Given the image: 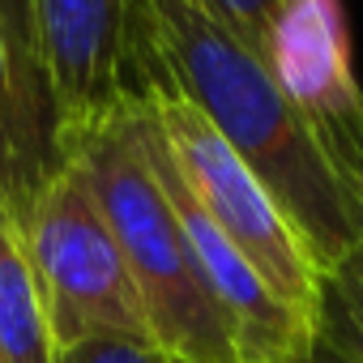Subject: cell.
Segmentation results:
<instances>
[{
	"label": "cell",
	"instance_id": "cell-1",
	"mask_svg": "<svg viewBox=\"0 0 363 363\" xmlns=\"http://www.w3.org/2000/svg\"><path fill=\"white\" fill-rule=\"evenodd\" d=\"M141 5L162 86L193 103L240 154V162L261 179V189L299 231L325 278L359 248V227L265 56L193 9L189 0H141Z\"/></svg>",
	"mask_w": 363,
	"mask_h": 363
},
{
	"label": "cell",
	"instance_id": "cell-2",
	"mask_svg": "<svg viewBox=\"0 0 363 363\" xmlns=\"http://www.w3.org/2000/svg\"><path fill=\"white\" fill-rule=\"evenodd\" d=\"M69 162L90 184L141 295L150 337L175 363H244L231 320L218 308L184 223L162 197L128 111L65 141Z\"/></svg>",
	"mask_w": 363,
	"mask_h": 363
},
{
	"label": "cell",
	"instance_id": "cell-3",
	"mask_svg": "<svg viewBox=\"0 0 363 363\" xmlns=\"http://www.w3.org/2000/svg\"><path fill=\"white\" fill-rule=\"evenodd\" d=\"M137 107H145V116L158 124L184 184L193 189L201 210L214 218V227L244 252V261L295 316L316 325L320 269L308 257L299 231L278 210V201L261 189V179L214 133V124L175 90H150Z\"/></svg>",
	"mask_w": 363,
	"mask_h": 363
},
{
	"label": "cell",
	"instance_id": "cell-4",
	"mask_svg": "<svg viewBox=\"0 0 363 363\" xmlns=\"http://www.w3.org/2000/svg\"><path fill=\"white\" fill-rule=\"evenodd\" d=\"M22 248L35 265L56 350L90 337H150V320L111 223L73 162L35 206Z\"/></svg>",
	"mask_w": 363,
	"mask_h": 363
},
{
	"label": "cell",
	"instance_id": "cell-5",
	"mask_svg": "<svg viewBox=\"0 0 363 363\" xmlns=\"http://www.w3.org/2000/svg\"><path fill=\"white\" fill-rule=\"evenodd\" d=\"M30 9L65 141L167 90L141 0H30Z\"/></svg>",
	"mask_w": 363,
	"mask_h": 363
},
{
	"label": "cell",
	"instance_id": "cell-6",
	"mask_svg": "<svg viewBox=\"0 0 363 363\" xmlns=\"http://www.w3.org/2000/svg\"><path fill=\"white\" fill-rule=\"evenodd\" d=\"M265 65L312 145L333 171L363 248V86L350 65V35L337 0H286L265 43Z\"/></svg>",
	"mask_w": 363,
	"mask_h": 363
},
{
	"label": "cell",
	"instance_id": "cell-7",
	"mask_svg": "<svg viewBox=\"0 0 363 363\" xmlns=\"http://www.w3.org/2000/svg\"><path fill=\"white\" fill-rule=\"evenodd\" d=\"M65 167L69 154L52 90L0 26V214L18 235Z\"/></svg>",
	"mask_w": 363,
	"mask_h": 363
},
{
	"label": "cell",
	"instance_id": "cell-8",
	"mask_svg": "<svg viewBox=\"0 0 363 363\" xmlns=\"http://www.w3.org/2000/svg\"><path fill=\"white\" fill-rule=\"evenodd\" d=\"M0 363H56L35 265L5 214H0Z\"/></svg>",
	"mask_w": 363,
	"mask_h": 363
},
{
	"label": "cell",
	"instance_id": "cell-9",
	"mask_svg": "<svg viewBox=\"0 0 363 363\" xmlns=\"http://www.w3.org/2000/svg\"><path fill=\"white\" fill-rule=\"evenodd\" d=\"M316 337L342 363H363V248L320 278Z\"/></svg>",
	"mask_w": 363,
	"mask_h": 363
},
{
	"label": "cell",
	"instance_id": "cell-10",
	"mask_svg": "<svg viewBox=\"0 0 363 363\" xmlns=\"http://www.w3.org/2000/svg\"><path fill=\"white\" fill-rule=\"evenodd\" d=\"M193 9H201L206 18H214L218 26H227L235 39H244L252 52L265 56V43L274 35V22L282 18L286 0H189Z\"/></svg>",
	"mask_w": 363,
	"mask_h": 363
},
{
	"label": "cell",
	"instance_id": "cell-11",
	"mask_svg": "<svg viewBox=\"0 0 363 363\" xmlns=\"http://www.w3.org/2000/svg\"><path fill=\"white\" fill-rule=\"evenodd\" d=\"M56 363H175L154 337H90L56 350Z\"/></svg>",
	"mask_w": 363,
	"mask_h": 363
},
{
	"label": "cell",
	"instance_id": "cell-12",
	"mask_svg": "<svg viewBox=\"0 0 363 363\" xmlns=\"http://www.w3.org/2000/svg\"><path fill=\"white\" fill-rule=\"evenodd\" d=\"M0 26H5L9 43L18 48V56L43 73L39 65V43H35V9H30V0H0ZM48 82V77H43Z\"/></svg>",
	"mask_w": 363,
	"mask_h": 363
},
{
	"label": "cell",
	"instance_id": "cell-13",
	"mask_svg": "<svg viewBox=\"0 0 363 363\" xmlns=\"http://www.w3.org/2000/svg\"><path fill=\"white\" fill-rule=\"evenodd\" d=\"M291 363H342V359H337V354H333V350H329L320 337H316V342H312V346H308L299 359H291Z\"/></svg>",
	"mask_w": 363,
	"mask_h": 363
}]
</instances>
